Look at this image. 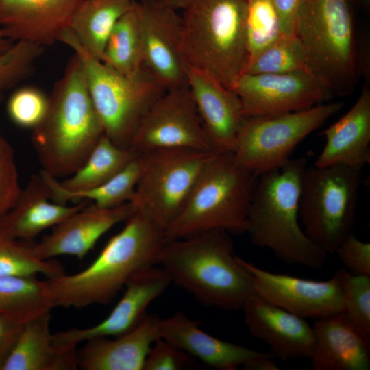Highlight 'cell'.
I'll return each instance as SVG.
<instances>
[{
    "mask_svg": "<svg viewBox=\"0 0 370 370\" xmlns=\"http://www.w3.org/2000/svg\"><path fill=\"white\" fill-rule=\"evenodd\" d=\"M167 272L155 265L134 273L125 284V291L110 313L89 328H71L53 334V344L61 349L76 348L95 338L116 337L136 328L145 319L150 304L171 283Z\"/></svg>",
    "mask_w": 370,
    "mask_h": 370,
    "instance_id": "9a60e30c",
    "label": "cell"
},
{
    "mask_svg": "<svg viewBox=\"0 0 370 370\" xmlns=\"http://www.w3.org/2000/svg\"><path fill=\"white\" fill-rule=\"evenodd\" d=\"M294 71L308 72L304 49L295 36H282L252 58L244 73L275 74Z\"/></svg>",
    "mask_w": 370,
    "mask_h": 370,
    "instance_id": "d6a6232c",
    "label": "cell"
},
{
    "mask_svg": "<svg viewBox=\"0 0 370 370\" xmlns=\"http://www.w3.org/2000/svg\"><path fill=\"white\" fill-rule=\"evenodd\" d=\"M159 332L161 338L218 370H236L239 366L245 370L265 354L214 337L182 312L160 319Z\"/></svg>",
    "mask_w": 370,
    "mask_h": 370,
    "instance_id": "7402d4cb",
    "label": "cell"
},
{
    "mask_svg": "<svg viewBox=\"0 0 370 370\" xmlns=\"http://www.w3.org/2000/svg\"><path fill=\"white\" fill-rule=\"evenodd\" d=\"M343 294L342 312L370 338V275L339 269Z\"/></svg>",
    "mask_w": 370,
    "mask_h": 370,
    "instance_id": "e575fe53",
    "label": "cell"
},
{
    "mask_svg": "<svg viewBox=\"0 0 370 370\" xmlns=\"http://www.w3.org/2000/svg\"><path fill=\"white\" fill-rule=\"evenodd\" d=\"M158 264L172 282L208 306L241 310L255 293L249 273L234 252L230 234L223 230L166 241Z\"/></svg>",
    "mask_w": 370,
    "mask_h": 370,
    "instance_id": "3957f363",
    "label": "cell"
},
{
    "mask_svg": "<svg viewBox=\"0 0 370 370\" xmlns=\"http://www.w3.org/2000/svg\"><path fill=\"white\" fill-rule=\"evenodd\" d=\"M181 11L184 63L232 90L249 60L247 0H193Z\"/></svg>",
    "mask_w": 370,
    "mask_h": 370,
    "instance_id": "5b68a950",
    "label": "cell"
},
{
    "mask_svg": "<svg viewBox=\"0 0 370 370\" xmlns=\"http://www.w3.org/2000/svg\"><path fill=\"white\" fill-rule=\"evenodd\" d=\"M343 106L322 103L309 108L274 115L245 117L233 157L256 176L283 167L296 146Z\"/></svg>",
    "mask_w": 370,
    "mask_h": 370,
    "instance_id": "8fae6325",
    "label": "cell"
},
{
    "mask_svg": "<svg viewBox=\"0 0 370 370\" xmlns=\"http://www.w3.org/2000/svg\"><path fill=\"white\" fill-rule=\"evenodd\" d=\"M14 149L0 129V221L21 190Z\"/></svg>",
    "mask_w": 370,
    "mask_h": 370,
    "instance_id": "74e56055",
    "label": "cell"
},
{
    "mask_svg": "<svg viewBox=\"0 0 370 370\" xmlns=\"http://www.w3.org/2000/svg\"><path fill=\"white\" fill-rule=\"evenodd\" d=\"M258 176L235 162L233 153H214L201 170L179 216L166 230L167 241L212 230L246 233L247 217Z\"/></svg>",
    "mask_w": 370,
    "mask_h": 370,
    "instance_id": "52a82bcc",
    "label": "cell"
},
{
    "mask_svg": "<svg viewBox=\"0 0 370 370\" xmlns=\"http://www.w3.org/2000/svg\"><path fill=\"white\" fill-rule=\"evenodd\" d=\"M137 3L144 68L166 90L187 85L186 65L180 49L181 15L156 0Z\"/></svg>",
    "mask_w": 370,
    "mask_h": 370,
    "instance_id": "2e32d148",
    "label": "cell"
},
{
    "mask_svg": "<svg viewBox=\"0 0 370 370\" xmlns=\"http://www.w3.org/2000/svg\"><path fill=\"white\" fill-rule=\"evenodd\" d=\"M237 259L249 273L255 293L273 305L304 319L342 311L338 270L330 280L317 281L271 273L238 256Z\"/></svg>",
    "mask_w": 370,
    "mask_h": 370,
    "instance_id": "5bb4252c",
    "label": "cell"
},
{
    "mask_svg": "<svg viewBox=\"0 0 370 370\" xmlns=\"http://www.w3.org/2000/svg\"><path fill=\"white\" fill-rule=\"evenodd\" d=\"M194 366L192 356L160 337L151 345L143 370H181Z\"/></svg>",
    "mask_w": 370,
    "mask_h": 370,
    "instance_id": "f35d334b",
    "label": "cell"
},
{
    "mask_svg": "<svg viewBox=\"0 0 370 370\" xmlns=\"http://www.w3.org/2000/svg\"><path fill=\"white\" fill-rule=\"evenodd\" d=\"M214 152L159 148L137 154L141 171L131 203L165 232L182 210L204 165Z\"/></svg>",
    "mask_w": 370,
    "mask_h": 370,
    "instance_id": "30bf717a",
    "label": "cell"
},
{
    "mask_svg": "<svg viewBox=\"0 0 370 370\" xmlns=\"http://www.w3.org/2000/svg\"><path fill=\"white\" fill-rule=\"evenodd\" d=\"M245 325L252 336L267 343L271 354L282 360L310 358L314 336L305 320L254 293L245 302Z\"/></svg>",
    "mask_w": 370,
    "mask_h": 370,
    "instance_id": "ffe728a7",
    "label": "cell"
},
{
    "mask_svg": "<svg viewBox=\"0 0 370 370\" xmlns=\"http://www.w3.org/2000/svg\"><path fill=\"white\" fill-rule=\"evenodd\" d=\"M53 308L44 280L36 276L0 277V315L24 325Z\"/></svg>",
    "mask_w": 370,
    "mask_h": 370,
    "instance_id": "f1b7e54d",
    "label": "cell"
},
{
    "mask_svg": "<svg viewBox=\"0 0 370 370\" xmlns=\"http://www.w3.org/2000/svg\"><path fill=\"white\" fill-rule=\"evenodd\" d=\"M301 0H273L278 11L283 36H294L295 18Z\"/></svg>",
    "mask_w": 370,
    "mask_h": 370,
    "instance_id": "b9f144b4",
    "label": "cell"
},
{
    "mask_svg": "<svg viewBox=\"0 0 370 370\" xmlns=\"http://www.w3.org/2000/svg\"><path fill=\"white\" fill-rule=\"evenodd\" d=\"M49 105V97L34 86L21 87L8 99L6 111L16 125L33 130L43 120Z\"/></svg>",
    "mask_w": 370,
    "mask_h": 370,
    "instance_id": "8d00e7d4",
    "label": "cell"
},
{
    "mask_svg": "<svg viewBox=\"0 0 370 370\" xmlns=\"http://www.w3.org/2000/svg\"><path fill=\"white\" fill-rule=\"evenodd\" d=\"M136 211L130 201L112 208H101L93 204L86 206L54 226L51 233L33 245L34 251L43 260L62 255L82 259L105 233L126 221Z\"/></svg>",
    "mask_w": 370,
    "mask_h": 370,
    "instance_id": "d6986e66",
    "label": "cell"
},
{
    "mask_svg": "<svg viewBox=\"0 0 370 370\" xmlns=\"http://www.w3.org/2000/svg\"><path fill=\"white\" fill-rule=\"evenodd\" d=\"M50 313L25 324L1 370H75L76 348L60 349L53 343Z\"/></svg>",
    "mask_w": 370,
    "mask_h": 370,
    "instance_id": "484cf974",
    "label": "cell"
},
{
    "mask_svg": "<svg viewBox=\"0 0 370 370\" xmlns=\"http://www.w3.org/2000/svg\"><path fill=\"white\" fill-rule=\"evenodd\" d=\"M351 273L370 275V243L348 235L335 251Z\"/></svg>",
    "mask_w": 370,
    "mask_h": 370,
    "instance_id": "ab89813d",
    "label": "cell"
},
{
    "mask_svg": "<svg viewBox=\"0 0 370 370\" xmlns=\"http://www.w3.org/2000/svg\"><path fill=\"white\" fill-rule=\"evenodd\" d=\"M294 35L308 72L331 97H347L360 75L353 16L348 0H301Z\"/></svg>",
    "mask_w": 370,
    "mask_h": 370,
    "instance_id": "8992f818",
    "label": "cell"
},
{
    "mask_svg": "<svg viewBox=\"0 0 370 370\" xmlns=\"http://www.w3.org/2000/svg\"><path fill=\"white\" fill-rule=\"evenodd\" d=\"M86 206V201L73 206L52 201L49 188L39 172L31 176L14 206L1 220L0 232L11 238L29 240Z\"/></svg>",
    "mask_w": 370,
    "mask_h": 370,
    "instance_id": "603a6c76",
    "label": "cell"
},
{
    "mask_svg": "<svg viewBox=\"0 0 370 370\" xmlns=\"http://www.w3.org/2000/svg\"><path fill=\"white\" fill-rule=\"evenodd\" d=\"M23 327L0 315V370L12 350Z\"/></svg>",
    "mask_w": 370,
    "mask_h": 370,
    "instance_id": "60d3db41",
    "label": "cell"
},
{
    "mask_svg": "<svg viewBox=\"0 0 370 370\" xmlns=\"http://www.w3.org/2000/svg\"><path fill=\"white\" fill-rule=\"evenodd\" d=\"M14 42L6 37L0 28V54L8 49Z\"/></svg>",
    "mask_w": 370,
    "mask_h": 370,
    "instance_id": "ee69618b",
    "label": "cell"
},
{
    "mask_svg": "<svg viewBox=\"0 0 370 370\" xmlns=\"http://www.w3.org/2000/svg\"><path fill=\"white\" fill-rule=\"evenodd\" d=\"M166 241L164 230L136 211L88 267L44 280L53 308L109 303L134 273L158 264Z\"/></svg>",
    "mask_w": 370,
    "mask_h": 370,
    "instance_id": "6da1fadb",
    "label": "cell"
},
{
    "mask_svg": "<svg viewBox=\"0 0 370 370\" xmlns=\"http://www.w3.org/2000/svg\"><path fill=\"white\" fill-rule=\"evenodd\" d=\"M177 147L213 152L188 84L165 91L143 118L130 148L138 154Z\"/></svg>",
    "mask_w": 370,
    "mask_h": 370,
    "instance_id": "7c38bea8",
    "label": "cell"
},
{
    "mask_svg": "<svg viewBox=\"0 0 370 370\" xmlns=\"http://www.w3.org/2000/svg\"><path fill=\"white\" fill-rule=\"evenodd\" d=\"M136 156L131 148L119 147L103 135L83 165L60 184L71 192L97 187L116 175Z\"/></svg>",
    "mask_w": 370,
    "mask_h": 370,
    "instance_id": "4dcf8cb0",
    "label": "cell"
},
{
    "mask_svg": "<svg viewBox=\"0 0 370 370\" xmlns=\"http://www.w3.org/2000/svg\"><path fill=\"white\" fill-rule=\"evenodd\" d=\"M156 314H147L136 328L110 339L95 338L86 341L77 352L79 368L84 370H143L146 356L160 338Z\"/></svg>",
    "mask_w": 370,
    "mask_h": 370,
    "instance_id": "d4e9b609",
    "label": "cell"
},
{
    "mask_svg": "<svg viewBox=\"0 0 370 370\" xmlns=\"http://www.w3.org/2000/svg\"><path fill=\"white\" fill-rule=\"evenodd\" d=\"M135 0H84L75 11L69 29L82 47L101 60L108 38Z\"/></svg>",
    "mask_w": 370,
    "mask_h": 370,
    "instance_id": "4316f807",
    "label": "cell"
},
{
    "mask_svg": "<svg viewBox=\"0 0 370 370\" xmlns=\"http://www.w3.org/2000/svg\"><path fill=\"white\" fill-rule=\"evenodd\" d=\"M361 180V169L343 165L304 171L299 218L306 235L328 255L352 233Z\"/></svg>",
    "mask_w": 370,
    "mask_h": 370,
    "instance_id": "9c48e42d",
    "label": "cell"
},
{
    "mask_svg": "<svg viewBox=\"0 0 370 370\" xmlns=\"http://www.w3.org/2000/svg\"><path fill=\"white\" fill-rule=\"evenodd\" d=\"M84 0H0V28L13 42L43 48L60 41Z\"/></svg>",
    "mask_w": 370,
    "mask_h": 370,
    "instance_id": "ac0fdd59",
    "label": "cell"
},
{
    "mask_svg": "<svg viewBox=\"0 0 370 370\" xmlns=\"http://www.w3.org/2000/svg\"><path fill=\"white\" fill-rule=\"evenodd\" d=\"M321 134L325 144L314 166L362 169L370 163V90L367 85L347 112Z\"/></svg>",
    "mask_w": 370,
    "mask_h": 370,
    "instance_id": "cb8c5ba5",
    "label": "cell"
},
{
    "mask_svg": "<svg viewBox=\"0 0 370 370\" xmlns=\"http://www.w3.org/2000/svg\"><path fill=\"white\" fill-rule=\"evenodd\" d=\"M187 83L214 153H233L245 116L241 99L210 75L186 66Z\"/></svg>",
    "mask_w": 370,
    "mask_h": 370,
    "instance_id": "e0dca14e",
    "label": "cell"
},
{
    "mask_svg": "<svg viewBox=\"0 0 370 370\" xmlns=\"http://www.w3.org/2000/svg\"><path fill=\"white\" fill-rule=\"evenodd\" d=\"M246 27L249 62L283 36L273 0H247Z\"/></svg>",
    "mask_w": 370,
    "mask_h": 370,
    "instance_id": "836d02e7",
    "label": "cell"
},
{
    "mask_svg": "<svg viewBox=\"0 0 370 370\" xmlns=\"http://www.w3.org/2000/svg\"><path fill=\"white\" fill-rule=\"evenodd\" d=\"M141 167L136 156L119 173L104 184L86 190L71 192L63 188L57 178L43 172L52 201L66 204L67 201L90 200L101 208H112L132 199L140 177Z\"/></svg>",
    "mask_w": 370,
    "mask_h": 370,
    "instance_id": "83f0119b",
    "label": "cell"
},
{
    "mask_svg": "<svg viewBox=\"0 0 370 370\" xmlns=\"http://www.w3.org/2000/svg\"><path fill=\"white\" fill-rule=\"evenodd\" d=\"M156 1L173 8L175 10H182L193 0H156Z\"/></svg>",
    "mask_w": 370,
    "mask_h": 370,
    "instance_id": "7bdbcfd3",
    "label": "cell"
},
{
    "mask_svg": "<svg viewBox=\"0 0 370 370\" xmlns=\"http://www.w3.org/2000/svg\"><path fill=\"white\" fill-rule=\"evenodd\" d=\"M370 0H363L366 3H369Z\"/></svg>",
    "mask_w": 370,
    "mask_h": 370,
    "instance_id": "f6af8a7d",
    "label": "cell"
},
{
    "mask_svg": "<svg viewBox=\"0 0 370 370\" xmlns=\"http://www.w3.org/2000/svg\"><path fill=\"white\" fill-rule=\"evenodd\" d=\"M245 117L298 111L332 97L307 71L243 74L233 86Z\"/></svg>",
    "mask_w": 370,
    "mask_h": 370,
    "instance_id": "4fadbf2b",
    "label": "cell"
},
{
    "mask_svg": "<svg viewBox=\"0 0 370 370\" xmlns=\"http://www.w3.org/2000/svg\"><path fill=\"white\" fill-rule=\"evenodd\" d=\"M63 273V267L58 261L41 259L35 254L33 245L0 232V277L41 274L52 278Z\"/></svg>",
    "mask_w": 370,
    "mask_h": 370,
    "instance_id": "1f68e13d",
    "label": "cell"
},
{
    "mask_svg": "<svg viewBox=\"0 0 370 370\" xmlns=\"http://www.w3.org/2000/svg\"><path fill=\"white\" fill-rule=\"evenodd\" d=\"M305 158L260 175L249 207L247 230L253 244L284 262L322 268L328 254L312 242L299 223V204Z\"/></svg>",
    "mask_w": 370,
    "mask_h": 370,
    "instance_id": "277c9868",
    "label": "cell"
},
{
    "mask_svg": "<svg viewBox=\"0 0 370 370\" xmlns=\"http://www.w3.org/2000/svg\"><path fill=\"white\" fill-rule=\"evenodd\" d=\"M101 61L126 76H134L144 69L137 1L116 23L108 38Z\"/></svg>",
    "mask_w": 370,
    "mask_h": 370,
    "instance_id": "f546056e",
    "label": "cell"
},
{
    "mask_svg": "<svg viewBox=\"0 0 370 370\" xmlns=\"http://www.w3.org/2000/svg\"><path fill=\"white\" fill-rule=\"evenodd\" d=\"M32 130L41 170L56 178L79 169L105 135L75 53L54 84L43 120Z\"/></svg>",
    "mask_w": 370,
    "mask_h": 370,
    "instance_id": "7a4b0ae2",
    "label": "cell"
},
{
    "mask_svg": "<svg viewBox=\"0 0 370 370\" xmlns=\"http://www.w3.org/2000/svg\"><path fill=\"white\" fill-rule=\"evenodd\" d=\"M80 59L88 92L104 134L116 145L130 147L143 118L166 89L145 68L122 75L90 56L69 29L60 38Z\"/></svg>",
    "mask_w": 370,
    "mask_h": 370,
    "instance_id": "ba28073f",
    "label": "cell"
},
{
    "mask_svg": "<svg viewBox=\"0 0 370 370\" xmlns=\"http://www.w3.org/2000/svg\"><path fill=\"white\" fill-rule=\"evenodd\" d=\"M44 49L18 41L0 54V102L7 90L32 75Z\"/></svg>",
    "mask_w": 370,
    "mask_h": 370,
    "instance_id": "d590c367",
    "label": "cell"
},
{
    "mask_svg": "<svg viewBox=\"0 0 370 370\" xmlns=\"http://www.w3.org/2000/svg\"><path fill=\"white\" fill-rule=\"evenodd\" d=\"M311 370H369L370 338L341 311L316 319Z\"/></svg>",
    "mask_w": 370,
    "mask_h": 370,
    "instance_id": "44dd1931",
    "label": "cell"
}]
</instances>
